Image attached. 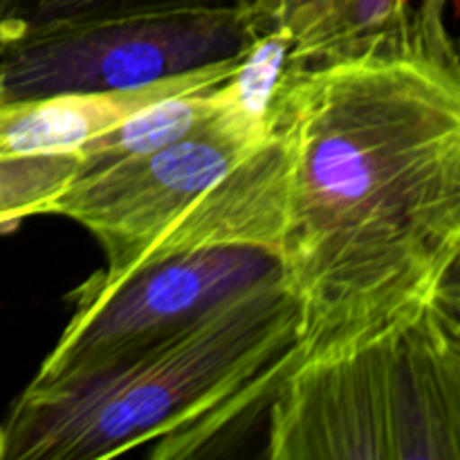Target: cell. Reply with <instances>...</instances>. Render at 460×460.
I'll list each match as a JSON object with an SVG mask.
<instances>
[{
    "instance_id": "cell-9",
    "label": "cell",
    "mask_w": 460,
    "mask_h": 460,
    "mask_svg": "<svg viewBox=\"0 0 460 460\" xmlns=\"http://www.w3.org/2000/svg\"><path fill=\"white\" fill-rule=\"evenodd\" d=\"M216 85L184 90L144 103L111 128L90 137L79 148V178L160 151L200 128L218 112Z\"/></svg>"
},
{
    "instance_id": "cell-10",
    "label": "cell",
    "mask_w": 460,
    "mask_h": 460,
    "mask_svg": "<svg viewBox=\"0 0 460 460\" xmlns=\"http://www.w3.org/2000/svg\"><path fill=\"white\" fill-rule=\"evenodd\" d=\"M292 36L265 30L241 54L232 75L216 85L218 117L229 128L252 142H265L272 133V117L290 67Z\"/></svg>"
},
{
    "instance_id": "cell-2",
    "label": "cell",
    "mask_w": 460,
    "mask_h": 460,
    "mask_svg": "<svg viewBox=\"0 0 460 460\" xmlns=\"http://www.w3.org/2000/svg\"><path fill=\"white\" fill-rule=\"evenodd\" d=\"M299 308L283 274L106 368L27 385L0 420V460H106L157 443L184 460L268 416L299 364Z\"/></svg>"
},
{
    "instance_id": "cell-12",
    "label": "cell",
    "mask_w": 460,
    "mask_h": 460,
    "mask_svg": "<svg viewBox=\"0 0 460 460\" xmlns=\"http://www.w3.org/2000/svg\"><path fill=\"white\" fill-rule=\"evenodd\" d=\"M332 0H250L259 31L283 30L295 39Z\"/></svg>"
},
{
    "instance_id": "cell-6",
    "label": "cell",
    "mask_w": 460,
    "mask_h": 460,
    "mask_svg": "<svg viewBox=\"0 0 460 460\" xmlns=\"http://www.w3.org/2000/svg\"><path fill=\"white\" fill-rule=\"evenodd\" d=\"M261 144L214 115L160 151L75 180L48 214L75 220L97 238L106 268L90 279L112 283L166 225Z\"/></svg>"
},
{
    "instance_id": "cell-11",
    "label": "cell",
    "mask_w": 460,
    "mask_h": 460,
    "mask_svg": "<svg viewBox=\"0 0 460 460\" xmlns=\"http://www.w3.org/2000/svg\"><path fill=\"white\" fill-rule=\"evenodd\" d=\"M243 3L250 0H27L25 30L63 21L130 16V13L198 12V9L234 7Z\"/></svg>"
},
{
    "instance_id": "cell-4",
    "label": "cell",
    "mask_w": 460,
    "mask_h": 460,
    "mask_svg": "<svg viewBox=\"0 0 460 460\" xmlns=\"http://www.w3.org/2000/svg\"><path fill=\"white\" fill-rule=\"evenodd\" d=\"M259 34L250 3L27 27L0 52V103L144 88L241 57Z\"/></svg>"
},
{
    "instance_id": "cell-8",
    "label": "cell",
    "mask_w": 460,
    "mask_h": 460,
    "mask_svg": "<svg viewBox=\"0 0 460 460\" xmlns=\"http://www.w3.org/2000/svg\"><path fill=\"white\" fill-rule=\"evenodd\" d=\"M283 196L286 148L277 133H270L259 148L243 157L218 182L202 191L173 223L166 225L144 247L130 270L196 247L254 245L277 254Z\"/></svg>"
},
{
    "instance_id": "cell-7",
    "label": "cell",
    "mask_w": 460,
    "mask_h": 460,
    "mask_svg": "<svg viewBox=\"0 0 460 460\" xmlns=\"http://www.w3.org/2000/svg\"><path fill=\"white\" fill-rule=\"evenodd\" d=\"M238 58L135 90L0 103V229L48 214L79 178L81 144L144 103L223 84Z\"/></svg>"
},
{
    "instance_id": "cell-1",
    "label": "cell",
    "mask_w": 460,
    "mask_h": 460,
    "mask_svg": "<svg viewBox=\"0 0 460 460\" xmlns=\"http://www.w3.org/2000/svg\"><path fill=\"white\" fill-rule=\"evenodd\" d=\"M272 133L286 148L277 256L301 359L346 349L458 281V58L377 49L290 63Z\"/></svg>"
},
{
    "instance_id": "cell-13",
    "label": "cell",
    "mask_w": 460,
    "mask_h": 460,
    "mask_svg": "<svg viewBox=\"0 0 460 460\" xmlns=\"http://www.w3.org/2000/svg\"><path fill=\"white\" fill-rule=\"evenodd\" d=\"M27 0H0V52L25 31Z\"/></svg>"
},
{
    "instance_id": "cell-5",
    "label": "cell",
    "mask_w": 460,
    "mask_h": 460,
    "mask_svg": "<svg viewBox=\"0 0 460 460\" xmlns=\"http://www.w3.org/2000/svg\"><path fill=\"white\" fill-rule=\"evenodd\" d=\"M279 274L281 261L272 250L216 245L148 261L112 283L85 279L70 292V322L31 385L111 367L182 331L236 292Z\"/></svg>"
},
{
    "instance_id": "cell-3",
    "label": "cell",
    "mask_w": 460,
    "mask_h": 460,
    "mask_svg": "<svg viewBox=\"0 0 460 460\" xmlns=\"http://www.w3.org/2000/svg\"><path fill=\"white\" fill-rule=\"evenodd\" d=\"M272 460H458V281L373 335L301 359L268 407Z\"/></svg>"
}]
</instances>
